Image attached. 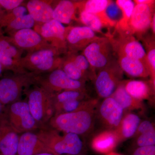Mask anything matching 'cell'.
<instances>
[{
	"mask_svg": "<svg viewBox=\"0 0 155 155\" xmlns=\"http://www.w3.org/2000/svg\"><path fill=\"white\" fill-rule=\"evenodd\" d=\"M98 107V100L87 99L75 110L54 116L47 125L60 132L86 135L93 128Z\"/></svg>",
	"mask_w": 155,
	"mask_h": 155,
	"instance_id": "obj_1",
	"label": "cell"
},
{
	"mask_svg": "<svg viewBox=\"0 0 155 155\" xmlns=\"http://www.w3.org/2000/svg\"><path fill=\"white\" fill-rule=\"evenodd\" d=\"M38 138L51 152L60 155H81L84 143L80 136L75 134L64 133L53 129L48 125L38 130Z\"/></svg>",
	"mask_w": 155,
	"mask_h": 155,
	"instance_id": "obj_2",
	"label": "cell"
},
{
	"mask_svg": "<svg viewBox=\"0 0 155 155\" xmlns=\"http://www.w3.org/2000/svg\"><path fill=\"white\" fill-rule=\"evenodd\" d=\"M31 114L41 127L47 125L55 114L54 94L35 85L25 92Z\"/></svg>",
	"mask_w": 155,
	"mask_h": 155,
	"instance_id": "obj_3",
	"label": "cell"
},
{
	"mask_svg": "<svg viewBox=\"0 0 155 155\" xmlns=\"http://www.w3.org/2000/svg\"><path fill=\"white\" fill-rule=\"evenodd\" d=\"M62 59L59 52L51 47L27 53L22 57L21 64L27 72L42 75L60 68Z\"/></svg>",
	"mask_w": 155,
	"mask_h": 155,
	"instance_id": "obj_4",
	"label": "cell"
},
{
	"mask_svg": "<svg viewBox=\"0 0 155 155\" xmlns=\"http://www.w3.org/2000/svg\"><path fill=\"white\" fill-rule=\"evenodd\" d=\"M36 74L27 72L14 74L0 79V102L7 106L20 101L22 93L36 85Z\"/></svg>",
	"mask_w": 155,
	"mask_h": 155,
	"instance_id": "obj_5",
	"label": "cell"
},
{
	"mask_svg": "<svg viewBox=\"0 0 155 155\" xmlns=\"http://www.w3.org/2000/svg\"><path fill=\"white\" fill-rule=\"evenodd\" d=\"M3 116L9 126L19 134L41 128L31 114L26 101L20 100L6 106Z\"/></svg>",
	"mask_w": 155,
	"mask_h": 155,
	"instance_id": "obj_6",
	"label": "cell"
},
{
	"mask_svg": "<svg viewBox=\"0 0 155 155\" xmlns=\"http://www.w3.org/2000/svg\"><path fill=\"white\" fill-rule=\"evenodd\" d=\"M82 54L96 72L116 59L113 46L107 36L100 37L89 45Z\"/></svg>",
	"mask_w": 155,
	"mask_h": 155,
	"instance_id": "obj_7",
	"label": "cell"
},
{
	"mask_svg": "<svg viewBox=\"0 0 155 155\" xmlns=\"http://www.w3.org/2000/svg\"><path fill=\"white\" fill-rule=\"evenodd\" d=\"M36 85L55 94L69 90L86 91L85 82L73 80L61 69L38 75Z\"/></svg>",
	"mask_w": 155,
	"mask_h": 155,
	"instance_id": "obj_8",
	"label": "cell"
},
{
	"mask_svg": "<svg viewBox=\"0 0 155 155\" xmlns=\"http://www.w3.org/2000/svg\"><path fill=\"white\" fill-rule=\"evenodd\" d=\"M123 73L116 59L97 71L93 81L99 96L104 99L111 97L123 80Z\"/></svg>",
	"mask_w": 155,
	"mask_h": 155,
	"instance_id": "obj_9",
	"label": "cell"
},
{
	"mask_svg": "<svg viewBox=\"0 0 155 155\" xmlns=\"http://www.w3.org/2000/svg\"><path fill=\"white\" fill-rule=\"evenodd\" d=\"M106 36L110 40L115 56L130 57L148 65L144 47L133 35L115 31L113 34H108Z\"/></svg>",
	"mask_w": 155,
	"mask_h": 155,
	"instance_id": "obj_10",
	"label": "cell"
},
{
	"mask_svg": "<svg viewBox=\"0 0 155 155\" xmlns=\"http://www.w3.org/2000/svg\"><path fill=\"white\" fill-rule=\"evenodd\" d=\"M69 26L65 27L61 22L53 19L44 24L36 23L35 30L61 55H65L67 52L66 38Z\"/></svg>",
	"mask_w": 155,
	"mask_h": 155,
	"instance_id": "obj_11",
	"label": "cell"
},
{
	"mask_svg": "<svg viewBox=\"0 0 155 155\" xmlns=\"http://www.w3.org/2000/svg\"><path fill=\"white\" fill-rule=\"evenodd\" d=\"M23 51L9 40L8 36H0V63L4 70L14 74L27 72L21 64Z\"/></svg>",
	"mask_w": 155,
	"mask_h": 155,
	"instance_id": "obj_12",
	"label": "cell"
},
{
	"mask_svg": "<svg viewBox=\"0 0 155 155\" xmlns=\"http://www.w3.org/2000/svg\"><path fill=\"white\" fill-rule=\"evenodd\" d=\"M155 3L147 5H136L134 6L129 20L130 33L141 38L150 28L151 23L155 14Z\"/></svg>",
	"mask_w": 155,
	"mask_h": 155,
	"instance_id": "obj_13",
	"label": "cell"
},
{
	"mask_svg": "<svg viewBox=\"0 0 155 155\" xmlns=\"http://www.w3.org/2000/svg\"><path fill=\"white\" fill-rule=\"evenodd\" d=\"M8 36L17 47L27 53L52 47L32 28L18 31Z\"/></svg>",
	"mask_w": 155,
	"mask_h": 155,
	"instance_id": "obj_14",
	"label": "cell"
},
{
	"mask_svg": "<svg viewBox=\"0 0 155 155\" xmlns=\"http://www.w3.org/2000/svg\"><path fill=\"white\" fill-rule=\"evenodd\" d=\"M99 38L94 31L86 26H69L66 38L67 52L82 51L89 45Z\"/></svg>",
	"mask_w": 155,
	"mask_h": 155,
	"instance_id": "obj_15",
	"label": "cell"
},
{
	"mask_svg": "<svg viewBox=\"0 0 155 155\" xmlns=\"http://www.w3.org/2000/svg\"><path fill=\"white\" fill-rule=\"evenodd\" d=\"M98 112L100 120L107 130H115L124 116V110L112 97L104 99Z\"/></svg>",
	"mask_w": 155,
	"mask_h": 155,
	"instance_id": "obj_16",
	"label": "cell"
},
{
	"mask_svg": "<svg viewBox=\"0 0 155 155\" xmlns=\"http://www.w3.org/2000/svg\"><path fill=\"white\" fill-rule=\"evenodd\" d=\"M0 121V155H17L19 134L9 126L3 115Z\"/></svg>",
	"mask_w": 155,
	"mask_h": 155,
	"instance_id": "obj_17",
	"label": "cell"
},
{
	"mask_svg": "<svg viewBox=\"0 0 155 155\" xmlns=\"http://www.w3.org/2000/svg\"><path fill=\"white\" fill-rule=\"evenodd\" d=\"M43 153H51L36 133L27 132L19 135L17 155H36Z\"/></svg>",
	"mask_w": 155,
	"mask_h": 155,
	"instance_id": "obj_18",
	"label": "cell"
},
{
	"mask_svg": "<svg viewBox=\"0 0 155 155\" xmlns=\"http://www.w3.org/2000/svg\"><path fill=\"white\" fill-rule=\"evenodd\" d=\"M77 11H85L96 15L101 19L105 27H115L116 23L108 18L106 13V10L110 0H87L75 1Z\"/></svg>",
	"mask_w": 155,
	"mask_h": 155,
	"instance_id": "obj_19",
	"label": "cell"
},
{
	"mask_svg": "<svg viewBox=\"0 0 155 155\" xmlns=\"http://www.w3.org/2000/svg\"><path fill=\"white\" fill-rule=\"evenodd\" d=\"M53 2L52 1L30 0L27 2L26 8L36 24H44L53 19Z\"/></svg>",
	"mask_w": 155,
	"mask_h": 155,
	"instance_id": "obj_20",
	"label": "cell"
},
{
	"mask_svg": "<svg viewBox=\"0 0 155 155\" xmlns=\"http://www.w3.org/2000/svg\"><path fill=\"white\" fill-rule=\"evenodd\" d=\"M123 72L133 77L146 78L150 76L149 67L140 60L123 55L115 56Z\"/></svg>",
	"mask_w": 155,
	"mask_h": 155,
	"instance_id": "obj_21",
	"label": "cell"
},
{
	"mask_svg": "<svg viewBox=\"0 0 155 155\" xmlns=\"http://www.w3.org/2000/svg\"><path fill=\"white\" fill-rule=\"evenodd\" d=\"M119 143V138L115 130L107 129L92 139L91 146L96 152L107 154L112 152Z\"/></svg>",
	"mask_w": 155,
	"mask_h": 155,
	"instance_id": "obj_22",
	"label": "cell"
},
{
	"mask_svg": "<svg viewBox=\"0 0 155 155\" xmlns=\"http://www.w3.org/2000/svg\"><path fill=\"white\" fill-rule=\"evenodd\" d=\"M126 91L135 99L143 101L150 99L155 87L151 83L140 80L123 81Z\"/></svg>",
	"mask_w": 155,
	"mask_h": 155,
	"instance_id": "obj_23",
	"label": "cell"
},
{
	"mask_svg": "<svg viewBox=\"0 0 155 155\" xmlns=\"http://www.w3.org/2000/svg\"><path fill=\"white\" fill-rule=\"evenodd\" d=\"M77 11L75 1L62 0L59 1L54 8L53 19L62 24H69L72 20H77Z\"/></svg>",
	"mask_w": 155,
	"mask_h": 155,
	"instance_id": "obj_24",
	"label": "cell"
},
{
	"mask_svg": "<svg viewBox=\"0 0 155 155\" xmlns=\"http://www.w3.org/2000/svg\"><path fill=\"white\" fill-rule=\"evenodd\" d=\"M140 122V118L136 114L128 113L123 116L119 126L115 130L119 143L135 135Z\"/></svg>",
	"mask_w": 155,
	"mask_h": 155,
	"instance_id": "obj_25",
	"label": "cell"
},
{
	"mask_svg": "<svg viewBox=\"0 0 155 155\" xmlns=\"http://www.w3.org/2000/svg\"><path fill=\"white\" fill-rule=\"evenodd\" d=\"M122 80L111 97L122 107L124 111L134 110H143L144 105L143 101L135 99L125 90Z\"/></svg>",
	"mask_w": 155,
	"mask_h": 155,
	"instance_id": "obj_26",
	"label": "cell"
},
{
	"mask_svg": "<svg viewBox=\"0 0 155 155\" xmlns=\"http://www.w3.org/2000/svg\"><path fill=\"white\" fill-rule=\"evenodd\" d=\"M115 2L122 12V19L116 23L115 31L132 35L128 24L135 6L134 2L130 0H117Z\"/></svg>",
	"mask_w": 155,
	"mask_h": 155,
	"instance_id": "obj_27",
	"label": "cell"
},
{
	"mask_svg": "<svg viewBox=\"0 0 155 155\" xmlns=\"http://www.w3.org/2000/svg\"><path fill=\"white\" fill-rule=\"evenodd\" d=\"M87 97L86 91H65L55 94L54 96L55 112L62 106L75 101L87 100Z\"/></svg>",
	"mask_w": 155,
	"mask_h": 155,
	"instance_id": "obj_28",
	"label": "cell"
},
{
	"mask_svg": "<svg viewBox=\"0 0 155 155\" xmlns=\"http://www.w3.org/2000/svg\"><path fill=\"white\" fill-rule=\"evenodd\" d=\"M36 25V22L29 14L17 17L11 21L4 28L3 32L9 35L22 29L31 28Z\"/></svg>",
	"mask_w": 155,
	"mask_h": 155,
	"instance_id": "obj_29",
	"label": "cell"
},
{
	"mask_svg": "<svg viewBox=\"0 0 155 155\" xmlns=\"http://www.w3.org/2000/svg\"><path fill=\"white\" fill-rule=\"evenodd\" d=\"M143 40L145 47H147L146 53L147 60L150 72V82L155 87V47L154 36L151 37L141 38Z\"/></svg>",
	"mask_w": 155,
	"mask_h": 155,
	"instance_id": "obj_30",
	"label": "cell"
},
{
	"mask_svg": "<svg viewBox=\"0 0 155 155\" xmlns=\"http://www.w3.org/2000/svg\"><path fill=\"white\" fill-rule=\"evenodd\" d=\"M79 20L84 26L90 28L95 32L102 33V30L105 27L101 19L96 15L85 11L79 12Z\"/></svg>",
	"mask_w": 155,
	"mask_h": 155,
	"instance_id": "obj_31",
	"label": "cell"
},
{
	"mask_svg": "<svg viewBox=\"0 0 155 155\" xmlns=\"http://www.w3.org/2000/svg\"><path fill=\"white\" fill-rule=\"evenodd\" d=\"M27 10L26 7L20 6L12 11L6 13L0 22V29H3L7 26L11 21L17 17L26 14Z\"/></svg>",
	"mask_w": 155,
	"mask_h": 155,
	"instance_id": "obj_32",
	"label": "cell"
},
{
	"mask_svg": "<svg viewBox=\"0 0 155 155\" xmlns=\"http://www.w3.org/2000/svg\"><path fill=\"white\" fill-rule=\"evenodd\" d=\"M137 136H138V137L137 139L136 143L139 147L155 145V128L145 130Z\"/></svg>",
	"mask_w": 155,
	"mask_h": 155,
	"instance_id": "obj_33",
	"label": "cell"
},
{
	"mask_svg": "<svg viewBox=\"0 0 155 155\" xmlns=\"http://www.w3.org/2000/svg\"><path fill=\"white\" fill-rule=\"evenodd\" d=\"M107 16L111 20L117 23L122 18V12L115 2L111 1L106 10Z\"/></svg>",
	"mask_w": 155,
	"mask_h": 155,
	"instance_id": "obj_34",
	"label": "cell"
},
{
	"mask_svg": "<svg viewBox=\"0 0 155 155\" xmlns=\"http://www.w3.org/2000/svg\"><path fill=\"white\" fill-rule=\"evenodd\" d=\"M25 1L22 0H0V7L4 10L8 11L22 6Z\"/></svg>",
	"mask_w": 155,
	"mask_h": 155,
	"instance_id": "obj_35",
	"label": "cell"
},
{
	"mask_svg": "<svg viewBox=\"0 0 155 155\" xmlns=\"http://www.w3.org/2000/svg\"><path fill=\"white\" fill-rule=\"evenodd\" d=\"M155 155V145L139 147L134 152L133 155Z\"/></svg>",
	"mask_w": 155,
	"mask_h": 155,
	"instance_id": "obj_36",
	"label": "cell"
},
{
	"mask_svg": "<svg viewBox=\"0 0 155 155\" xmlns=\"http://www.w3.org/2000/svg\"><path fill=\"white\" fill-rule=\"evenodd\" d=\"M134 5H147V4H152L155 3V1L153 0H135L133 1Z\"/></svg>",
	"mask_w": 155,
	"mask_h": 155,
	"instance_id": "obj_37",
	"label": "cell"
},
{
	"mask_svg": "<svg viewBox=\"0 0 155 155\" xmlns=\"http://www.w3.org/2000/svg\"><path fill=\"white\" fill-rule=\"evenodd\" d=\"M6 14L5 11H4V9L2 8L1 7H0V22H1V20H2V18L4 17V15ZM2 35H4V32L3 31L1 30L0 29V36H2Z\"/></svg>",
	"mask_w": 155,
	"mask_h": 155,
	"instance_id": "obj_38",
	"label": "cell"
},
{
	"mask_svg": "<svg viewBox=\"0 0 155 155\" xmlns=\"http://www.w3.org/2000/svg\"><path fill=\"white\" fill-rule=\"evenodd\" d=\"M150 28L152 30L153 35L154 36L155 35V14L154 15L153 17L151 23Z\"/></svg>",
	"mask_w": 155,
	"mask_h": 155,
	"instance_id": "obj_39",
	"label": "cell"
},
{
	"mask_svg": "<svg viewBox=\"0 0 155 155\" xmlns=\"http://www.w3.org/2000/svg\"><path fill=\"white\" fill-rule=\"evenodd\" d=\"M6 106L3 105L0 102V117H2L5 112V108Z\"/></svg>",
	"mask_w": 155,
	"mask_h": 155,
	"instance_id": "obj_40",
	"label": "cell"
},
{
	"mask_svg": "<svg viewBox=\"0 0 155 155\" xmlns=\"http://www.w3.org/2000/svg\"><path fill=\"white\" fill-rule=\"evenodd\" d=\"M106 155H122L118 153H116L115 152H110L109 153L107 154Z\"/></svg>",
	"mask_w": 155,
	"mask_h": 155,
	"instance_id": "obj_41",
	"label": "cell"
},
{
	"mask_svg": "<svg viewBox=\"0 0 155 155\" xmlns=\"http://www.w3.org/2000/svg\"><path fill=\"white\" fill-rule=\"evenodd\" d=\"M36 155H54L52 154V153H41L38 154H37Z\"/></svg>",
	"mask_w": 155,
	"mask_h": 155,
	"instance_id": "obj_42",
	"label": "cell"
},
{
	"mask_svg": "<svg viewBox=\"0 0 155 155\" xmlns=\"http://www.w3.org/2000/svg\"><path fill=\"white\" fill-rule=\"evenodd\" d=\"M4 70V69H3L2 66V64L0 63V75H2V73Z\"/></svg>",
	"mask_w": 155,
	"mask_h": 155,
	"instance_id": "obj_43",
	"label": "cell"
},
{
	"mask_svg": "<svg viewBox=\"0 0 155 155\" xmlns=\"http://www.w3.org/2000/svg\"><path fill=\"white\" fill-rule=\"evenodd\" d=\"M53 154L54 155H60V154H57V153H53Z\"/></svg>",
	"mask_w": 155,
	"mask_h": 155,
	"instance_id": "obj_44",
	"label": "cell"
},
{
	"mask_svg": "<svg viewBox=\"0 0 155 155\" xmlns=\"http://www.w3.org/2000/svg\"><path fill=\"white\" fill-rule=\"evenodd\" d=\"M1 121H0V127H1Z\"/></svg>",
	"mask_w": 155,
	"mask_h": 155,
	"instance_id": "obj_45",
	"label": "cell"
},
{
	"mask_svg": "<svg viewBox=\"0 0 155 155\" xmlns=\"http://www.w3.org/2000/svg\"></svg>",
	"mask_w": 155,
	"mask_h": 155,
	"instance_id": "obj_46",
	"label": "cell"
}]
</instances>
